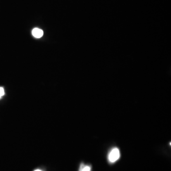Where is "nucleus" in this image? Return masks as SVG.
Wrapping results in <instances>:
<instances>
[{"label": "nucleus", "mask_w": 171, "mask_h": 171, "mask_svg": "<svg viewBox=\"0 0 171 171\" xmlns=\"http://www.w3.org/2000/svg\"><path fill=\"white\" fill-rule=\"evenodd\" d=\"M34 171H41V170H39V169H38V170H34Z\"/></svg>", "instance_id": "obj_5"}, {"label": "nucleus", "mask_w": 171, "mask_h": 171, "mask_svg": "<svg viewBox=\"0 0 171 171\" xmlns=\"http://www.w3.org/2000/svg\"><path fill=\"white\" fill-rule=\"evenodd\" d=\"M120 151L117 148H114L110 151L108 155V160L111 163L116 162L120 158Z\"/></svg>", "instance_id": "obj_1"}, {"label": "nucleus", "mask_w": 171, "mask_h": 171, "mask_svg": "<svg viewBox=\"0 0 171 171\" xmlns=\"http://www.w3.org/2000/svg\"><path fill=\"white\" fill-rule=\"evenodd\" d=\"M5 95V90L3 88H1L0 87V99L2 98V96H3Z\"/></svg>", "instance_id": "obj_4"}, {"label": "nucleus", "mask_w": 171, "mask_h": 171, "mask_svg": "<svg viewBox=\"0 0 171 171\" xmlns=\"http://www.w3.org/2000/svg\"><path fill=\"white\" fill-rule=\"evenodd\" d=\"M32 34L34 38H40L43 36V31L39 28H34L32 31Z\"/></svg>", "instance_id": "obj_2"}, {"label": "nucleus", "mask_w": 171, "mask_h": 171, "mask_svg": "<svg viewBox=\"0 0 171 171\" xmlns=\"http://www.w3.org/2000/svg\"><path fill=\"white\" fill-rule=\"evenodd\" d=\"M79 171H91V167L89 166H85L84 164H81Z\"/></svg>", "instance_id": "obj_3"}]
</instances>
